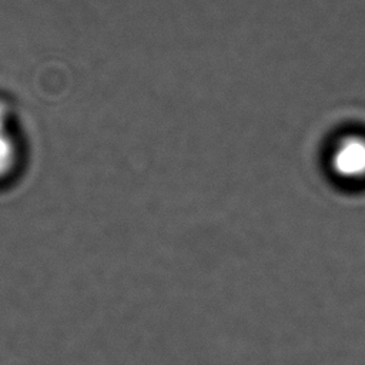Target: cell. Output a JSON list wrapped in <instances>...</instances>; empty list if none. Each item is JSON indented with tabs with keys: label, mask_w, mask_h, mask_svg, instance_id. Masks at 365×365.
<instances>
[{
	"label": "cell",
	"mask_w": 365,
	"mask_h": 365,
	"mask_svg": "<svg viewBox=\"0 0 365 365\" xmlns=\"http://www.w3.org/2000/svg\"><path fill=\"white\" fill-rule=\"evenodd\" d=\"M10 110L0 101V181L17 165V130Z\"/></svg>",
	"instance_id": "6da1fadb"
},
{
	"label": "cell",
	"mask_w": 365,
	"mask_h": 365,
	"mask_svg": "<svg viewBox=\"0 0 365 365\" xmlns=\"http://www.w3.org/2000/svg\"><path fill=\"white\" fill-rule=\"evenodd\" d=\"M336 170L349 177L365 174V143L349 140L344 143L335 155Z\"/></svg>",
	"instance_id": "7a4b0ae2"
}]
</instances>
